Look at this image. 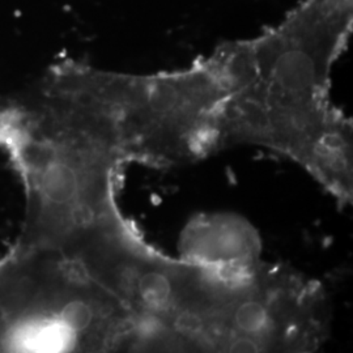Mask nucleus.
<instances>
[{
    "label": "nucleus",
    "mask_w": 353,
    "mask_h": 353,
    "mask_svg": "<svg viewBox=\"0 0 353 353\" xmlns=\"http://www.w3.org/2000/svg\"><path fill=\"white\" fill-rule=\"evenodd\" d=\"M353 0H303L261 36L227 42L234 88L228 147L287 156L331 195L352 188V122L330 101V79L352 32Z\"/></svg>",
    "instance_id": "f257e3e1"
},
{
    "label": "nucleus",
    "mask_w": 353,
    "mask_h": 353,
    "mask_svg": "<svg viewBox=\"0 0 353 353\" xmlns=\"http://www.w3.org/2000/svg\"><path fill=\"white\" fill-rule=\"evenodd\" d=\"M181 259L221 271L242 272L262 261V241L252 224L234 214L195 216L181 233Z\"/></svg>",
    "instance_id": "f03ea898"
},
{
    "label": "nucleus",
    "mask_w": 353,
    "mask_h": 353,
    "mask_svg": "<svg viewBox=\"0 0 353 353\" xmlns=\"http://www.w3.org/2000/svg\"><path fill=\"white\" fill-rule=\"evenodd\" d=\"M0 331H1V316H0Z\"/></svg>",
    "instance_id": "7ed1b4c3"
}]
</instances>
